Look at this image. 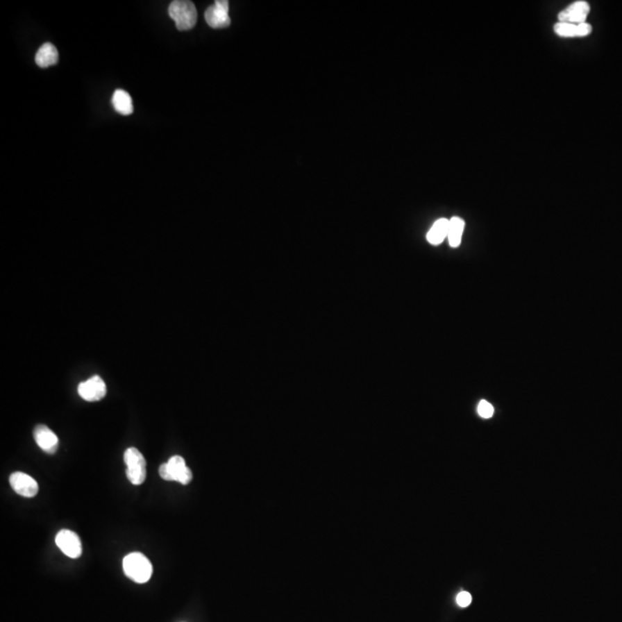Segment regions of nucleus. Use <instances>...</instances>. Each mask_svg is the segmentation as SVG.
I'll use <instances>...</instances> for the list:
<instances>
[{
  "mask_svg": "<svg viewBox=\"0 0 622 622\" xmlns=\"http://www.w3.org/2000/svg\"><path fill=\"white\" fill-rule=\"evenodd\" d=\"M126 576L136 583H146L153 575V565L146 555L133 552L126 555L122 562Z\"/></svg>",
  "mask_w": 622,
  "mask_h": 622,
  "instance_id": "obj_1",
  "label": "nucleus"
},
{
  "mask_svg": "<svg viewBox=\"0 0 622 622\" xmlns=\"http://www.w3.org/2000/svg\"><path fill=\"white\" fill-rule=\"evenodd\" d=\"M169 15L179 31H190L196 24V7L188 0H176L169 7Z\"/></svg>",
  "mask_w": 622,
  "mask_h": 622,
  "instance_id": "obj_2",
  "label": "nucleus"
},
{
  "mask_svg": "<svg viewBox=\"0 0 622 622\" xmlns=\"http://www.w3.org/2000/svg\"><path fill=\"white\" fill-rule=\"evenodd\" d=\"M159 475L162 480H174L183 485L190 484L193 478V473L180 455L171 457L166 464L159 466Z\"/></svg>",
  "mask_w": 622,
  "mask_h": 622,
  "instance_id": "obj_3",
  "label": "nucleus"
},
{
  "mask_svg": "<svg viewBox=\"0 0 622 622\" xmlns=\"http://www.w3.org/2000/svg\"><path fill=\"white\" fill-rule=\"evenodd\" d=\"M125 464L127 466V477L133 485H141L144 483L146 477V462L142 453L135 447H131L126 451Z\"/></svg>",
  "mask_w": 622,
  "mask_h": 622,
  "instance_id": "obj_4",
  "label": "nucleus"
},
{
  "mask_svg": "<svg viewBox=\"0 0 622 622\" xmlns=\"http://www.w3.org/2000/svg\"><path fill=\"white\" fill-rule=\"evenodd\" d=\"M228 1L227 0H218L216 3L205 10V21L210 27L213 29L228 27L230 24V15H228Z\"/></svg>",
  "mask_w": 622,
  "mask_h": 622,
  "instance_id": "obj_5",
  "label": "nucleus"
},
{
  "mask_svg": "<svg viewBox=\"0 0 622 622\" xmlns=\"http://www.w3.org/2000/svg\"><path fill=\"white\" fill-rule=\"evenodd\" d=\"M56 544L69 558H80L82 555L81 539L71 530H60L56 537Z\"/></svg>",
  "mask_w": 622,
  "mask_h": 622,
  "instance_id": "obj_6",
  "label": "nucleus"
},
{
  "mask_svg": "<svg viewBox=\"0 0 622 622\" xmlns=\"http://www.w3.org/2000/svg\"><path fill=\"white\" fill-rule=\"evenodd\" d=\"M78 392L82 399L95 403L106 396V384L99 376H94L78 385Z\"/></svg>",
  "mask_w": 622,
  "mask_h": 622,
  "instance_id": "obj_7",
  "label": "nucleus"
},
{
  "mask_svg": "<svg viewBox=\"0 0 622 622\" xmlns=\"http://www.w3.org/2000/svg\"><path fill=\"white\" fill-rule=\"evenodd\" d=\"M590 13V5L585 0H578L571 3L569 6L566 7L565 10H562L559 13V22H566V24H585L587 22V17Z\"/></svg>",
  "mask_w": 622,
  "mask_h": 622,
  "instance_id": "obj_8",
  "label": "nucleus"
},
{
  "mask_svg": "<svg viewBox=\"0 0 622 622\" xmlns=\"http://www.w3.org/2000/svg\"><path fill=\"white\" fill-rule=\"evenodd\" d=\"M10 484L17 494L21 497L33 498L38 494V484L33 477L27 473L17 471L10 477Z\"/></svg>",
  "mask_w": 622,
  "mask_h": 622,
  "instance_id": "obj_9",
  "label": "nucleus"
},
{
  "mask_svg": "<svg viewBox=\"0 0 622 622\" xmlns=\"http://www.w3.org/2000/svg\"><path fill=\"white\" fill-rule=\"evenodd\" d=\"M35 440L38 447L47 453L53 454L59 446V439L57 435L49 429L47 426H37L34 431Z\"/></svg>",
  "mask_w": 622,
  "mask_h": 622,
  "instance_id": "obj_10",
  "label": "nucleus"
},
{
  "mask_svg": "<svg viewBox=\"0 0 622 622\" xmlns=\"http://www.w3.org/2000/svg\"><path fill=\"white\" fill-rule=\"evenodd\" d=\"M555 33L560 36V37H585L588 35L591 34V24L588 22L585 24H566V22H558L555 24Z\"/></svg>",
  "mask_w": 622,
  "mask_h": 622,
  "instance_id": "obj_11",
  "label": "nucleus"
},
{
  "mask_svg": "<svg viewBox=\"0 0 622 622\" xmlns=\"http://www.w3.org/2000/svg\"><path fill=\"white\" fill-rule=\"evenodd\" d=\"M58 60H59V54H58L57 48L51 43H45L44 45H42L35 57L36 64L41 68L53 66L57 64Z\"/></svg>",
  "mask_w": 622,
  "mask_h": 622,
  "instance_id": "obj_12",
  "label": "nucleus"
},
{
  "mask_svg": "<svg viewBox=\"0 0 622 622\" xmlns=\"http://www.w3.org/2000/svg\"><path fill=\"white\" fill-rule=\"evenodd\" d=\"M448 228H450V220L445 219V218L438 219L430 228L426 239L433 246L440 244L448 235Z\"/></svg>",
  "mask_w": 622,
  "mask_h": 622,
  "instance_id": "obj_13",
  "label": "nucleus"
},
{
  "mask_svg": "<svg viewBox=\"0 0 622 622\" xmlns=\"http://www.w3.org/2000/svg\"><path fill=\"white\" fill-rule=\"evenodd\" d=\"M112 105L115 111L122 115H132L134 112L132 97L125 90H120V89L115 90L113 97H112Z\"/></svg>",
  "mask_w": 622,
  "mask_h": 622,
  "instance_id": "obj_14",
  "label": "nucleus"
},
{
  "mask_svg": "<svg viewBox=\"0 0 622 622\" xmlns=\"http://www.w3.org/2000/svg\"><path fill=\"white\" fill-rule=\"evenodd\" d=\"M464 221L459 218V217H453L450 220V228H448V242L451 247L457 248L460 246L461 240H462V234H464Z\"/></svg>",
  "mask_w": 622,
  "mask_h": 622,
  "instance_id": "obj_15",
  "label": "nucleus"
},
{
  "mask_svg": "<svg viewBox=\"0 0 622 622\" xmlns=\"http://www.w3.org/2000/svg\"><path fill=\"white\" fill-rule=\"evenodd\" d=\"M477 412H478V415H480V417H483V419H490V417H492V415H494V410L491 403L483 400V401H480V405L477 407Z\"/></svg>",
  "mask_w": 622,
  "mask_h": 622,
  "instance_id": "obj_16",
  "label": "nucleus"
},
{
  "mask_svg": "<svg viewBox=\"0 0 622 622\" xmlns=\"http://www.w3.org/2000/svg\"><path fill=\"white\" fill-rule=\"evenodd\" d=\"M457 605L461 606V607H466V606H469L470 603H471V595H470L469 592H460V594L457 595Z\"/></svg>",
  "mask_w": 622,
  "mask_h": 622,
  "instance_id": "obj_17",
  "label": "nucleus"
}]
</instances>
